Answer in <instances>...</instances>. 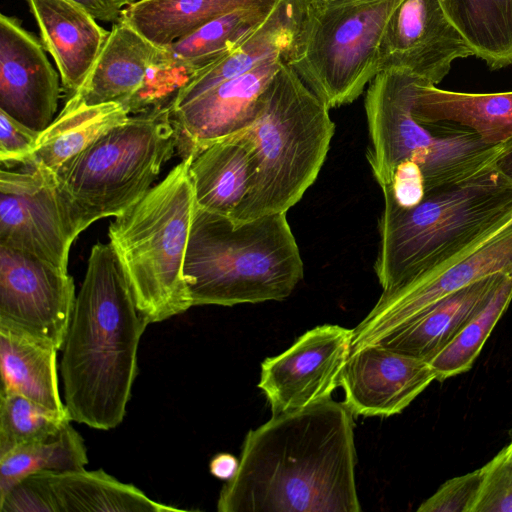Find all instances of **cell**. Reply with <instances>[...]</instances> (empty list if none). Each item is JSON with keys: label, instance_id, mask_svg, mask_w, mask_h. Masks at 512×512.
I'll use <instances>...</instances> for the list:
<instances>
[{"label": "cell", "instance_id": "obj_1", "mask_svg": "<svg viewBox=\"0 0 512 512\" xmlns=\"http://www.w3.org/2000/svg\"><path fill=\"white\" fill-rule=\"evenodd\" d=\"M353 416L330 398L250 430L217 510L360 512Z\"/></svg>", "mask_w": 512, "mask_h": 512}, {"label": "cell", "instance_id": "obj_2", "mask_svg": "<svg viewBox=\"0 0 512 512\" xmlns=\"http://www.w3.org/2000/svg\"><path fill=\"white\" fill-rule=\"evenodd\" d=\"M148 325L112 245H93L60 364L64 403L73 421L98 430L122 423Z\"/></svg>", "mask_w": 512, "mask_h": 512}, {"label": "cell", "instance_id": "obj_3", "mask_svg": "<svg viewBox=\"0 0 512 512\" xmlns=\"http://www.w3.org/2000/svg\"><path fill=\"white\" fill-rule=\"evenodd\" d=\"M383 195L374 263L382 292L439 274L499 234L512 218V181L495 167L432 189L410 208Z\"/></svg>", "mask_w": 512, "mask_h": 512}, {"label": "cell", "instance_id": "obj_4", "mask_svg": "<svg viewBox=\"0 0 512 512\" xmlns=\"http://www.w3.org/2000/svg\"><path fill=\"white\" fill-rule=\"evenodd\" d=\"M303 272L286 213L235 223L194 205L183 268L192 306L281 301Z\"/></svg>", "mask_w": 512, "mask_h": 512}, {"label": "cell", "instance_id": "obj_5", "mask_svg": "<svg viewBox=\"0 0 512 512\" xmlns=\"http://www.w3.org/2000/svg\"><path fill=\"white\" fill-rule=\"evenodd\" d=\"M330 108L283 62L243 134L251 143L248 192L229 216L235 223L287 213L315 182L335 132Z\"/></svg>", "mask_w": 512, "mask_h": 512}, {"label": "cell", "instance_id": "obj_6", "mask_svg": "<svg viewBox=\"0 0 512 512\" xmlns=\"http://www.w3.org/2000/svg\"><path fill=\"white\" fill-rule=\"evenodd\" d=\"M420 81L408 72L391 69L379 72L369 83L366 158L380 188L392 182L395 169L405 160L420 167L426 192L464 181L494 168L512 143L488 145L469 128L419 122L413 104Z\"/></svg>", "mask_w": 512, "mask_h": 512}, {"label": "cell", "instance_id": "obj_7", "mask_svg": "<svg viewBox=\"0 0 512 512\" xmlns=\"http://www.w3.org/2000/svg\"><path fill=\"white\" fill-rule=\"evenodd\" d=\"M193 157L183 158L108 228L109 243L149 324L192 307L183 268L195 205L189 176Z\"/></svg>", "mask_w": 512, "mask_h": 512}, {"label": "cell", "instance_id": "obj_8", "mask_svg": "<svg viewBox=\"0 0 512 512\" xmlns=\"http://www.w3.org/2000/svg\"><path fill=\"white\" fill-rule=\"evenodd\" d=\"M177 144L171 105H167L130 115L124 124L66 161L55 176L77 233L137 203Z\"/></svg>", "mask_w": 512, "mask_h": 512}, {"label": "cell", "instance_id": "obj_9", "mask_svg": "<svg viewBox=\"0 0 512 512\" xmlns=\"http://www.w3.org/2000/svg\"><path fill=\"white\" fill-rule=\"evenodd\" d=\"M399 0H299L284 62L331 109L356 100L379 73L386 22Z\"/></svg>", "mask_w": 512, "mask_h": 512}, {"label": "cell", "instance_id": "obj_10", "mask_svg": "<svg viewBox=\"0 0 512 512\" xmlns=\"http://www.w3.org/2000/svg\"><path fill=\"white\" fill-rule=\"evenodd\" d=\"M189 79L167 47L155 45L119 19L73 95L88 105L118 103L134 115L171 105Z\"/></svg>", "mask_w": 512, "mask_h": 512}, {"label": "cell", "instance_id": "obj_11", "mask_svg": "<svg viewBox=\"0 0 512 512\" xmlns=\"http://www.w3.org/2000/svg\"><path fill=\"white\" fill-rule=\"evenodd\" d=\"M76 231L55 173L32 161L0 171V245L67 271Z\"/></svg>", "mask_w": 512, "mask_h": 512}, {"label": "cell", "instance_id": "obj_12", "mask_svg": "<svg viewBox=\"0 0 512 512\" xmlns=\"http://www.w3.org/2000/svg\"><path fill=\"white\" fill-rule=\"evenodd\" d=\"M68 271L0 245V324L63 348L75 305Z\"/></svg>", "mask_w": 512, "mask_h": 512}, {"label": "cell", "instance_id": "obj_13", "mask_svg": "<svg viewBox=\"0 0 512 512\" xmlns=\"http://www.w3.org/2000/svg\"><path fill=\"white\" fill-rule=\"evenodd\" d=\"M353 337V329L320 325L305 332L281 354L266 358L261 364L258 387L272 415L330 399L340 386Z\"/></svg>", "mask_w": 512, "mask_h": 512}, {"label": "cell", "instance_id": "obj_14", "mask_svg": "<svg viewBox=\"0 0 512 512\" xmlns=\"http://www.w3.org/2000/svg\"><path fill=\"white\" fill-rule=\"evenodd\" d=\"M475 53L439 0H399L384 28L379 72L401 70L436 86L455 60Z\"/></svg>", "mask_w": 512, "mask_h": 512}, {"label": "cell", "instance_id": "obj_15", "mask_svg": "<svg viewBox=\"0 0 512 512\" xmlns=\"http://www.w3.org/2000/svg\"><path fill=\"white\" fill-rule=\"evenodd\" d=\"M495 274L512 275V224L439 274L382 292L353 329L352 352L374 343L444 297Z\"/></svg>", "mask_w": 512, "mask_h": 512}, {"label": "cell", "instance_id": "obj_16", "mask_svg": "<svg viewBox=\"0 0 512 512\" xmlns=\"http://www.w3.org/2000/svg\"><path fill=\"white\" fill-rule=\"evenodd\" d=\"M59 72L43 44L21 22L0 15V110L42 132L55 119L61 87Z\"/></svg>", "mask_w": 512, "mask_h": 512}, {"label": "cell", "instance_id": "obj_17", "mask_svg": "<svg viewBox=\"0 0 512 512\" xmlns=\"http://www.w3.org/2000/svg\"><path fill=\"white\" fill-rule=\"evenodd\" d=\"M284 62L274 55L249 71L223 81L196 99L171 108L182 159L210 143L246 129L255 119L259 99Z\"/></svg>", "mask_w": 512, "mask_h": 512}, {"label": "cell", "instance_id": "obj_18", "mask_svg": "<svg viewBox=\"0 0 512 512\" xmlns=\"http://www.w3.org/2000/svg\"><path fill=\"white\" fill-rule=\"evenodd\" d=\"M434 380L426 360L371 344L351 352L340 386L353 415L388 417L401 413Z\"/></svg>", "mask_w": 512, "mask_h": 512}, {"label": "cell", "instance_id": "obj_19", "mask_svg": "<svg viewBox=\"0 0 512 512\" xmlns=\"http://www.w3.org/2000/svg\"><path fill=\"white\" fill-rule=\"evenodd\" d=\"M42 44L53 57L70 97L84 83L110 31L72 0H27Z\"/></svg>", "mask_w": 512, "mask_h": 512}, {"label": "cell", "instance_id": "obj_20", "mask_svg": "<svg viewBox=\"0 0 512 512\" xmlns=\"http://www.w3.org/2000/svg\"><path fill=\"white\" fill-rule=\"evenodd\" d=\"M505 276L483 278L444 297L372 344L428 362L486 305Z\"/></svg>", "mask_w": 512, "mask_h": 512}, {"label": "cell", "instance_id": "obj_21", "mask_svg": "<svg viewBox=\"0 0 512 512\" xmlns=\"http://www.w3.org/2000/svg\"><path fill=\"white\" fill-rule=\"evenodd\" d=\"M28 477L42 493L50 512L183 511L149 498L136 486L103 470L44 471Z\"/></svg>", "mask_w": 512, "mask_h": 512}, {"label": "cell", "instance_id": "obj_22", "mask_svg": "<svg viewBox=\"0 0 512 512\" xmlns=\"http://www.w3.org/2000/svg\"><path fill=\"white\" fill-rule=\"evenodd\" d=\"M413 115L421 123H451L474 131L488 145L512 140V91L466 93L418 83Z\"/></svg>", "mask_w": 512, "mask_h": 512}, {"label": "cell", "instance_id": "obj_23", "mask_svg": "<svg viewBox=\"0 0 512 512\" xmlns=\"http://www.w3.org/2000/svg\"><path fill=\"white\" fill-rule=\"evenodd\" d=\"M252 173V146L243 134L210 143L189 166L195 205L231 216L248 192Z\"/></svg>", "mask_w": 512, "mask_h": 512}, {"label": "cell", "instance_id": "obj_24", "mask_svg": "<svg viewBox=\"0 0 512 512\" xmlns=\"http://www.w3.org/2000/svg\"><path fill=\"white\" fill-rule=\"evenodd\" d=\"M57 352L48 342L0 324V391L22 395L71 419L60 396Z\"/></svg>", "mask_w": 512, "mask_h": 512}, {"label": "cell", "instance_id": "obj_25", "mask_svg": "<svg viewBox=\"0 0 512 512\" xmlns=\"http://www.w3.org/2000/svg\"><path fill=\"white\" fill-rule=\"evenodd\" d=\"M299 0H278L268 18L227 55L190 77L171 108L180 107L223 81L239 76L265 59L285 55L291 45Z\"/></svg>", "mask_w": 512, "mask_h": 512}, {"label": "cell", "instance_id": "obj_26", "mask_svg": "<svg viewBox=\"0 0 512 512\" xmlns=\"http://www.w3.org/2000/svg\"><path fill=\"white\" fill-rule=\"evenodd\" d=\"M130 117L118 103L88 105L72 95L53 122L40 132L32 162L54 173L98 138Z\"/></svg>", "mask_w": 512, "mask_h": 512}, {"label": "cell", "instance_id": "obj_27", "mask_svg": "<svg viewBox=\"0 0 512 512\" xmlns=\"http://www.w3.org/2000/svg\"><path fill=\"white\" fill-rule=\"evenodd\" d=\"M278 0H139L120 20L155 45L165 47L208 22L242 8L274 5Z\"/></svg>", "mask_w": 512, "mask_h": 512}, {"label": "cell", "instance_id": "obj_28", "mask_svg": "<svg viewBox=\"0 0 512 512\" xmlns=\"http://www.w3.org/2000/svg\"><path fill=\"white\" fill-rule=\"evenodd\" d=\"M439 1L477 58L491 70L512 65V0Z\"/></svg>", "mask_w": 512, "mask_h": 512}, {"label": "cell", "instance_id": "obj_29", "mask_svg": "<svg viewBox=\"0 0 512 512\" xmlns=\"http://www.w3.org/2000/svg\"><path fill=\"white\" fill-rule=\"evenodd\" d=\"M275 5L237 9L165 47L177 65L191 77L227 55L253 33L268 18Z\"/></svg>", "mask_w": 512, "mask_h": 512}, {"label": "cell", "instance_id": "obj_30", "mask_svg": "<svg viewBox=\"0 0 512 512\" xmlns=\"http://www.w3.org/2000/svg\"><path fill=\"white\" fill-rule=\"evenodd\" d=\"M87 463L84 440L69 422L47 437L15 447L0 456V499L32 474L78 470Z\"/></svg>", "mask_w": 512, "mask_h": 512}, {"label": "cell", "instance_id": "obj_31", "mask_svg": "<svg viewBox=\"0 0 512 512\" xmlns=\"http://www.w3.org/2000/svg\"><path fill=\"white\" fill-rule=\"evenodd\" d=\"M511 301L512 275H506L486 305L428 361L436 380L444 381L470 370Z\"/></svg>", "mask_w": 512, "mask_h": 512}, {"label": "cell", "instance_id": "obj_32", "mask_svg": "<svg viewBox=\"0 0 512 512\" xmlns=\"http://www.w3.org/2000/svg\"><path fill=\"white\" fill-rule=\"evenodd\" d=\"M71 421L22 395L0 391V456L47 437Z\"/></svg>", "mask_w": 512, "mask_h": 512}, {"label": "cell", "instance_id": "obj_33", "mask_svg": "<svg viewBox=\"0 0 512 512\" xmlns=\"http://www.w3.org/2000/svg\"><path fill=\"white\" fill-rule=\"evenodd\" d=\"M482 469L471 512H512V456L502 448Z\"/></svg>", "mask_w": 512, "mask_h": 512}, {"label": "cell", "instance_id": "obj_34", "mask_svg": "<svg viewBox=\"0 0 512 512\" xmlns=\"http://www.w3.org/2000/svg\"><path fill=\"white\" fill-rule=\"evenodd\" d=\"M483 480L482 467L445 481L418 512H471Z\"/></svg>", "mask_w": 512, "mask_h": 512}, {"label": "cell", "instance_id": "obj_35", "mask_svg": "<svg viewBox=\"0 0 512 512\" xmlns=\"http://www.w3.org/2000/svg\"><path fill=\"white\" fill-rule=\"evenodd\" d=\"M40 132L29 128L0 110V161L2 167L30 162Z\"/></svg>", "mask_w": 512, "mask_h": 512}, {"label": "cell", "instance_id": "obj_36", "mask_svg": "<svg viewBox=\"0 0 512 512\" xmlns=\"http://www.w3.org/2000/svg\"><path fill=\"white\" fill-rule=\"evenodd\" d=\"M381 189L403 208L418 204L426 192L422 171L418 164L411 160L400 163L394 171L392 182Z\"/></svg>", "mask_w": 512, "mask_h": 512}, {"label": "cell", "instance_id": "obj_37", "mask_svg": "<svg viewBox=\"0 0 512 512\" xmlns=\"http://www.w3.org/2000/svg\"><path fill=\"white\" fill-rule=\"evenodd\" d=\"M86 9L96 20L115 23L122 11L139 0H72Z\"/></svg>", "mask_w": 512, "mask_h": 512}, {"label": "cell", "instance_id": "obj_38", "mask_svg": "<svg viewBox=\"0 0 512 512\" xmlns=\"http://www.w3.org/2000/svg\"><path fill=\"white\" fill-rule=\"evenodd\" d=\"M239 467V459L230 453H218L210 461V473L221 480H230Z\"/></svg>", "mask_w": 512, "mask_h": 512}, {"label": "cell", "instance_id": "obj_39", "mask_svg": "<svg viewBox=\"0 0 512 512\" xmlns=\"http://www.w3.org/2000/svg\"><path fill=\"white\" fill-rule=\"evenodd\" d=\"M495 168L512 181V143L500 156L495 164Z\"/></svg>", "mask_w": 512, "mask_h": 512}, {"label": "cell", "instance_id": "obj_40", "mask_svg": "<svg viewBox=\"0 0 512 512\" xmlns=\"http://www.w3.org/2000/svg\"><path fill=\"white\" fill-rule=\"evenodd\" d=\"M503 449L512 456V436L510 442Z\"/></svg>", "mask_w": 512, "mask_h": 512}, {"label": "cell", "instance_id": "obj_41", "mask_svg": "<svg viewBox=\"0 0 512 512\" xmlns=\"http://www.w3.org/2000/svg\"><path fill=\"white\" fill-rule=\"evenodd\" d=\"M512 224V218L510 219V221L505 225V227L503 229H505L506 227H508L509 225Z\"/></svg>", "mask_w": 512, "mask_h": 512}]
</instances>
